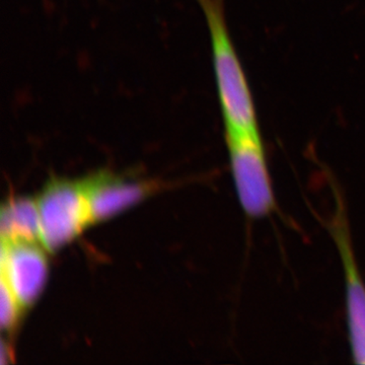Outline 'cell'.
<instances>
[{"label":"cell","instance_id":"7","mask_svg":"<svg viewBox=\"0 0 365 365\" xmlns=\"http://www.w3.org/2000/svg\"><path fill=\"white\" fill-rule=\"evenodd\" d=\"M2 242H40L37 199L16 197L4 204L0 215Z\"/></svg>","mask_w":365,"mask_h":365},{"label":"cell","instance_id":"2","mask_svg":"<svg viewBox=\"0 0 365 365\" xmlns=\"http://www.w3.org/2000/svg\"><path fill=\"white\" fill-rule=\"evenodd\" d=\"M230 172L240 205L253 220L276 207L272 180L261 133L225 134Z\"/></svg>","mask_w":365,"mask_h":365},{"label":"cell","instance_id":"6","mask_svg":"<svg viewBox=\"0 0 365 365\" xmlns=\"http://www.w3.org/2000/svg\"><path fill=\"white\" fill-rule=\"evenodd\" d=\"M91 222L97 223L140 202L153 193V182L130 181L103 173L86 180Z\"/></svg>","mask_w":365,"mask_h":365},{"label":"cell","instance_id":"3","mask_svg":"<svg viewBox=\"0 0 365 365\" xmlns=\"http://www.w3.org/2000/svg\"><path fill=\"white\" fill-rule=\"evenodd\" d=\"M40 242L56 252L93 225L85 182L54 180L37 198Z\"/></svg>","mask_w":365,"mask_h":365},{"label":"cell","instance_id":"5","mask_svg":"<svg viewBox=\"0 0 365 365\" xmlns=\"http://www.w3.org/2000/svg\"><path fill=\"white\" fill-rule=\"evenodd\" d=\"M47 250L39 242H1V280L24 309L37 302L48 278Z\"/></svg>","mask_w":365,"mask_h":365},{"label":"cell","instance_id":"1","mask_svg":"<svg viewBox=\"0 0 365 365\" xmlns=\"http://www.w3.org/2000/svg\"><path fill=\"white\" fill-rule=\"evenodd\" d=\"M207 23L225 134L261 133L253 95L225 21L222 0H197Z\"/></svg>","mask_w":365,"mask_h":365},{"label":"cell","instance_id":"8","mask_svg":"<svg viewBox=\"0 0 365 365\" xmlns=\"http://www.w3.org/2000/svg\"><path fill=\"white\" fill-rule=\"evenodd\" d=\"M0 287V324L2 330L11 331L16 328L19 319L25 309L4 281L1 280Z\"/></svg>","mask_w":365,"mask_h":365},{"label":"cell","instance_id":"4","mask_svg":"<svg viewBox=\"0 0 365 365\" xmlns=\"http://www.w3.org/2000/svg\"><path fill=\"white\" fill-rule=\"evenodd\" d=\"M342 262L345 281L346 319L353 361L365 364V283L355 259L345 208L337 201L329 225Z\"/></svg>","mask_w":365,"mask_h":365}]
</instances>
